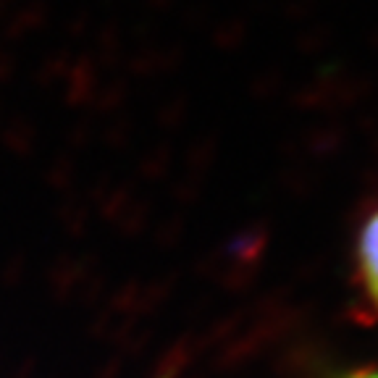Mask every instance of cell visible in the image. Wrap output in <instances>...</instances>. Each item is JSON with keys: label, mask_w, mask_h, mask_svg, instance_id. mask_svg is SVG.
Here are the masks:
<instances>
[{"label": "cell", "mask_w": 378, "mask_h": 378, "mask_svg": "<svg viewBox=\"0 0 378 378\" xmlns=\"http://www.w3.org/2000/svg\"><path fill=\"white\" fill-rule=\"evenodd\" d=\"M358 273L368 300L378 307V211L370 215L358 240Z\"/></svg>", "instance_id": "1"}, {"label": "cell", "mask_w": 378, "mask_h": 378, "mask_svg": "<svg viewBox=\"0 0 378 378\" xmlns=\"http://www.w3.org/2000/svg\"><path fill=\"white\" fill-rule=\"evenodd\" d=\"M339 378H378V368H362V370H352V373H344Z\"/></svg>", "instance_id": "2"}]
</instances>
